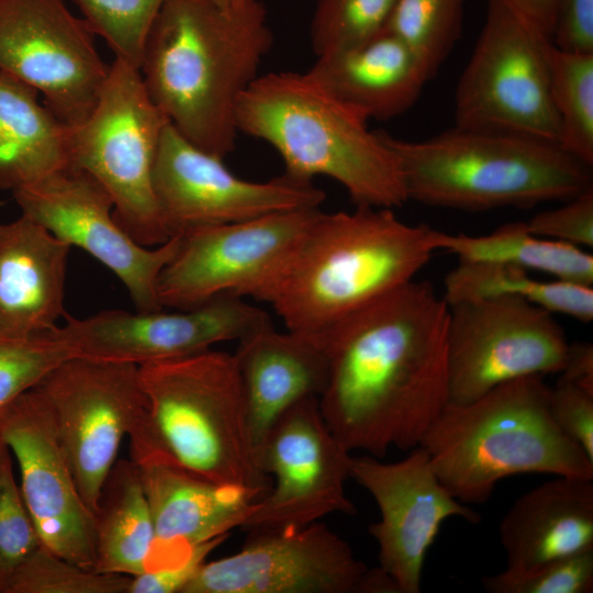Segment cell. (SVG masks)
<instances>
[{
  "label": "cell",
  "instance_id": "obj_10",
  "mask_svg": "<svg viewBox=\"0 0 593 593\" xmlns=\"http://www.w3.org/2000/svg\"><path fill=\"white\" fill-rule=\"evenodd\" d=\"M448 307L449 402L472 401L523 377L561 372L570 343L550 311L515 296Z\"/></svg>",
  "mask_w": 593,
  "mask_h": 593
},
{
  "label": "cell",
  "instance_id": "obj_14",
  "mask_svg": "<svg viewBox=\"0 0 593 593\" xmlns=\"http://www.w3.org/2000/svg\"><path fill=\"white\" fill-rule=\"evenodd\" d=\"M351 452L325 423L318 398L288 410L268 433L259 465L270 479L242 528L248 532L299 528L327 515L354 514L346 494Z\"/></svg>",
  "mask_w": 593,
  "mask_h": 593
},
{
  "label": "cell",
  "instance_id": "obj_26",
  "mask_svg": "<svg viewBox=\"0 0 593 593\" xmlns=\"http://www.w3.org/2000/svg\"><path fill=\"white\" fill-rule=\"evenodd\" d=\"M36 89L0 70V189L14 192L69 168V125Z\"/></svg>",
  "mask_w": 593,
  "mask_h": 593
},
{
  "label": "cell",
  "instance_id": "obj_42",
  "mask_svg": "<svg viewBox=\"0 0 593 593\" xmlns=\"http://www.w3.org/2000/svg\"><path fill=\"white\" fill-rule=\"evenodd\" d=\"M538 33L551 40L559 0H499Z\"/></svg>",
  "mask_w": 593,
  "mask_h": 593
},
{
  "label": "cell",
  "instance_id": "obj_18",
  "mask_svg": "<svg viewBox=\"0 0 593 593\" xmlns=\"http://www.w3.org/2000/svg\"><path fill=\"white\" fill-rule=\"evenodd\" d=\"M349 477L368 491L379 508L380 519L368 532L378 545L379 567L401 593L421 592L427 552L445 521H481L441 483L422 446L395 462L351 456Z\"/></svg>",
  "mask_w": 593,
  "mask_h": 593
},
{
  "label": "cell",
  "instance_id": "obj_35",
  "mask_svg": "<svg viewBox=\"0 0 593 593\" xmlns=\"http://www.w3.org/2000/svg\"><path fill=\"white\" fill-rule=\"evenodd\" d=\"M42 545L13 471V457L0 436V593Z\"/></svg>",
  "mask_w": 593,
  "mask_h": 593
},
{
  "label": "cell",
  "instance_id": "obj_9",
  "mask_svg": "<svg viewBox=\"0 0 593 593\" xmlns=\"http://www.w3.org/2000/svg\"><path fill=\"white\" fill-rule=\"evenodd\" d=\"M550 43L499 0H489L484 24L456 86L455 126L559 145L549 91Z\"/></svg>",
  "mask_w": 593,
  "mask_h": 593
},
{
  "label": "cell",
  "instance_id": "obj_24",
  "mask_svg": "<svg viewBox=\"0 0 593 593\" xmlns=\"http://www.w3.org/2000/svg\"><path fill=\"white\" fill-rule=\"evenodd\" d=\"M506 571L593 550V479L556 475L521 495L499 525Z\"/></svg>",
  "mask_w": 593,
  "mask_h": 593
},
{
  "label": "cell",
  "instance_id": "obj_33",
  "mask_svg": "<svg viewBox=\"0 0 593 593\" xmlns=\"http://www.w3.org/2000/svg\"><path fill=\"white\" fill-rule=\"evenodd\" d=\"M94 35L115 58L139 69L143 47L166 0H74Z\"/></svg>",
  "mask_w": 593,
  "mask_h": 593
},
{
  "label": "cell",
  "instance_id": "obj_17",
  "mask_svg": "<svg viewBox=\"0 0 593 593\" xmlns=\"http://www.w3.org/2000/svg\"><path fill=\"white\" fill-rule=\"evenodd\" d=\"M107 310L85 318L66 316L65 325L48 333L64 343L72 357L143 366L237 342L271 321L267 312L234 295L217 296L188 310Z\"/></svg>",
  "mask_w": 593,
  "mask_h": 593
},
{
  "label": "cell",
  "instance_id": "obj_44",
  "mask_svg": "<svg viewBox=\"0 0 593 593\" xmlns=\"http://www.w3.org/2000/svg\"><path fill=\"white\" fill-rule=\"evenodd\" d=\"M220 7L228 9L239 4L244 0H213Z\"/></svg>",
  "mask_w": 593,
  "mask_h": 593
},
{
  "label": "cell",
  "instance_id": "obj_8",
  "mask_svg": "<svg viewBox=\"0 0 593 593\" xmlns=\"http://www.w3.org/2000/svg\"><path fill=\"white\" fill-rule=\"evenodd\" d=\"M168 123L148 96L139 69L114 58L92 112L69 126V168L86 171L104 188L119 225L145 247L172 237L153 186L156 154Z\"/></svg>",
  "mask_w": 593,
  "mask_h": 593
},
{
  "label": "cell",
  "instance_id": "obj_20",
  "mask_svg": "<svg viewBox=\"0 0 593 593\" xmlns=\"http://www.w3.org/2000/svg\"><path fill=\"white\" fill-rule=\"evenodd\" d=\"M249 533L238 551L205 561L183 593H358L368 568L322 522Z\"/></svg>",
  "mask_w": 593,
  "mask_h": 593
},
{
  "label": "cell",
  "instance_id": "obj_22",
  "mask_svg": "<svg viewBox=\"0 0 593 593\" xmlns=\"http://www.w3.org/2000/svg\"><path fill=\"white\" fill-rule=\"evenodd\" d=\"M70 248L26 214L0 223V339L44 334L66 315Z\"/></svg>",
  "mask_w": 593,
  "mask_h": 593
},
{
  "label": "cell",
  "instance_id": "obj_29",
  "mask_svg": "<svg viewBox=\"0 0 593 593\" xmlns=\"http://www.w3.org/2000/svg\"><path fill=\"white\" fill-rule=\"evenodd\" d=\"M446 303L515 296L583 323L593 320V288L562 281L539 280L530 271L501 262L459 261L444 281Z\"/></svg>",
  "mask_w": 593,
  "mask_h": 593
},
{
  "label": "cell",
  "instance_id": "obj_34",
  "mask_svg": "<svg viewBox=\"0 0 593 593\" xmlns=\"http://www.w3.org/2000/svg\"><path fill=\"white\" fill-rule=\"evenodd\" d=\"M130 578L85 568L42 544L18 570L8 593H127Z\"/></svg>",
  "mask_w": 593,
  "mask_h": 593
},
{
  "label": "cell",
  "instance_id": "obj_1",
  "mask_svg": "<svg viewBox=\"0 0 593 593\" xmlns=\"http://www.w3.org/2000/svg\"><path fill=\"white\" fill-rule=\"evenodd\" d=\"M449 307L412 280L340 322L324 339L323 418L348 450H411L450 401Z\"/></svg>",
  "mask_w": 593,
  "mask_h": 593
},
{
  "label": "cell",
  "instance_id": "obj_15",
  "mask_svg": "<svg viewBox=\"0 0 593 593\" xmlns=\"http://www.w3.org/2000/svg\"><path fill=\"white\" fill-rule=\"evenodd\" d=\"M158 208L171 236L271 213L320 208L325 193L283 174L264 182L237 177L223 158L184 138L170 123L161 134L153 174Z\"/></svg>",
  "mask_w": 593,
  "mask_h": 593
},
{
  "label": "cell",
  "instance_id": "obj_31",
  "mask_svg": "<svg viewBox=\"0 0 593 593\" xmlns=\"http://www.w3.org/2000/svg\"><path fill=\"white\" fill-rule=\"evenodd\" d=\"M467 0H396L385 30L402 40L432 79L458 42Z\"/></svg>",
  "mask_w": 593,
  "mask_h": 593
},
{
  "label": "cell",
  "instance_id": "obj_23",
  "mask_svg": "<svg viewBox=\"0 0 593 593\" xmlns=\"http://www.w3.org/2000/svg\"><path fill=\"white\" fill-rule=\"evenodd\" d=\"M237 343L233 355L259 462L261 446L277 421L302 400L322 394L328 361L314 342L288 329L279 332L271 321Z\"/></svg>",
  "mask_w": 593,
  "mask_h": 593
},
{
  "label": "cell",
  "instance_id": "obj_11",
  "mask_svg": "<svg viewBox=\"0 0 593 593\" xmlns=\"http://www.w3.org/2000/svg\"><path fill=\"white\" fill-rule=\"evenodd\" d=\"M36 388L52 412L80 494L94 514L123 438L147 413L139 368L71 357Z\"/></svg>",
  "mask_w": 593,
  "mask_h": 593
},
{
  "label": "cell",
  "instance_id": "obj_21",
  "mask_svg": "<svg viewBox=\"0 0 593 593\" xmlns=\"http://www.w3.org/2000/svg\"><path fill=\"white\" fill-rule=\"evenodd\" d=\"M150 507L156 541L147 570L186 561L195 546L242 527L260 496L195 474L165 457L133 461Z\"/></svg>",
  "mask_w": 593,
  "mask_h": 593
},
{
  "label": "cell",
  "instance_id": "obj_36",
  "mask_svg": "<svg viewBox=\"0 0 593 593\" xmlns=\"http://www.w3.org/2000/svg\"><path fill=\"white\" fill-rule=\"evenodd\" d=\"M48 332L25 339H0V412L71 358Z\"/></svg>",
  "mask_w": 593,
  "mask_h": 593
},
{
  "label": "cell",
  "instance_id": "obj_27",
  "mask_svg": "<svg viewBox=\"0 0 593 593\" xmlns=\"http://www.w3.org/2000/svg\"><path fill=\"white\" fill-rule=\"evenodd\" d=\"M96 519L94 570L134 577L146 571L156 534L137 467L115 461L102 485Z\"/></svg>",
  "mask_w": 593,
  "mask_h": 593
},
{
  "label": "cell",
  "instance_id": "obj_3",
  "mask_svg": "<svg viewBox=\"0 0 593 593\" xmlns=\"http://www.w3.org/2000/svg\"><path fill=\"white\" fill-rule=\"evenodd\" d=\"M438 237L439 231L407 224L393 209L320 210L256 300L322 349L340 322L414 280L439 250Z\"/></svg>",
  "mask_w": 593,
  "mask_h": 593
},
{
  "label": "cell",
  "instance_id": "obj_25",
  "mask_svg": "<svg viewBox=\"0 0 593 593\" xmlns=\"http://www.w3.org/2000/svg\"><path fill=\"white\" fill-rule=\"evenodd\" d=\"M307 72L368 120L381 121L407 111L429 80L410 47L387 30L359 46L316 56Z\"/></svg>",
  "mask_w": 593,
  "mask_h": 593
},
{
  "label": "cell",
  "instance_id": "obj_7",
  "mask_svg": "<svg viewBox=\"0 0 593 593\" xmlns=\"http://www.w3.org/2000/svg\"><path fill=\"white\" fill-rule=\"evenodd\" d=\"M380 133L399 159L409 200L423 204L528 208L593 189L591 166L551 142L457 126L423 141Z\"/></svg>",
  "mask_w": 593,
  "mask_h": 593
},
{
  "label": "cell",
  "instance_id": "obj_43",
  "mask_svg": "<svg viewBox=\"0 0 593 593\" xmlns=\"http://www.w3.org/2000/svg\"><path fill=\"white\" fill-rule=\"evenodd\" d=\"M560 378L593 391V346L590 342L570 343Z\"/></svg>",
  "mask_w": 593,
  "mask_h": 593
},
{
  "label": "cell",
  "instance_id": "obj_39",
  "mask_svg": "<svg viewBox=\"0 0 593 593\" xmlns=\"http://www.w3.org/2000/svg\"><path fill=\"white\" fill-rule=\"evenodd\" d=\"M549 412L558 428L593 461V391L559 378L550 388Z\"/></svg>",
  "mask_w": 593,
  "mask_h": 593
},
{
  "label": "cell",
  "instance_id": "obj_2",
  "mask_svg": "<svg viewBox=\"0 0 593 593\" xmlns=\"http://www.w3.org/2000/svg\"><path fill=\"white\" fill-rule=\"evenodd\" d=\"M273 43L259 0H166L139 72L152 101L190 143L224 158L236 145V107Z\"/></svg>",
  "mask_w": 593,
  "mask_h": 593
},
{
  "label": "cell",
  "instance_id": "obj_13",
  "mask_svg": "<svg viewBox=\"0 0 593 593\" xmlns=\"http://www.w3.org/2000/svg\"><path fill=\"white\" fill-rule=\"evenodd\" d=\"M94 36L63 0H0V70L42 93L69 126L90 115L108 77Z\"/></svg>",
  "mask_w": 593,
  "mask_h": 593
},
{
  "label": "cell",
  "instance_id": "obj_38",
  "mask_svg": "<svg viewBox=\"0 0 593 593\" xmlns=\"http://www.w3.org/2000/svg\"><path fill=\"white\" fill-rule=\"evenodd\" d=\"M526 224L535 235L582 248L592 247L593 189L563 201L561 206L535 214Z\"/></svg>",
  "mask_w": 593,
  "mask_h": 593
},
{
  "label": "cell",
  "instance_id": "obj_32",
  "mask_svg": "<svg viewBox=\"0 0 593 593\" xmlns=\"http://www.w3.org/2000/svg\"><path fill=\"white\" fill-rule=\"evenodd\" d=\"M396 0H318L311 22L316 56L359 46L385 30Z\"/></svg>",
  "mask_w": 593,
  "mask_h": 593
},
{
  "label": "cell",
  "instance_id": "obj_30",
  "mask_svg": "<svg viewBox=\"0 0 593 593\" xmlns=\"http://www.w3.org/2000/svg\"><path fill=\"white\" fill-rule=\"evenodd\" d=\"M550 99L559 121V146L593 165V54L548 47Z\"/></svg>",
  "mask_w": 593,
  "mask_h": 593
},
{
  "label": "cell",
  "instance_id": "obj_28",
  "mask_svg": "<svg viewBox=\"0 0 593 593\" xmlns=\"http://www.w3.org/2000/svg\"><path fill=\"white\" fill-rule=\"evenodd\" d=\"M439 250L459 261L508 264L553 279L593 284V256L584 248L533 234L526 222L503 224L484 235L439 232Z\"/></svg>",
  "mask_w": 593,
  "mask_h": 593
},
{
  "label": "cell",
  "instance_id": "obj_5",
  "mask_svg": "<svg viewBox=\"0 0 593 593\" xmlns=\"http://www.w3.org/2000/svg\"><path fill=\"white\" fill-rule=\"evenodd\" d=\"M550 388L528 376L446 405L419 446L458 501L482 504L501 480L519 474L593 479V461L551 418Z\"/></svg>",
  "mask_w": 593,
  "mask_h": 593
},
{
  "label": "cell",
  "instance_id": "obj_41",
  "mask_svg": "<svg viewBox=\"0 0 593 593\" xmlns=\"http://www.w3.org/2000/svg\"><path fill=\"white\" fill-rule=\"evenodd\" d=\"M551 42L562 51L593 54V0H559Z\"/></svg>",
  "mask_w": 593,
  "mask_h": 593
},
{
  "label": "cell",
  "instance_id": "obj_37",
  "mask_svg": "<svg viewBox=\"0 0 593 593\" xmlns=\"http://www.w3.org/2000/svg\"><path fill=\"white\" fill-rule=\"evenodd\" d=\"M490 593H591L593 550L556 559L526 572L502 571L481 580Z\"/></svg>",
  "mask_w": 593,
  "mask_h": 593
},
{
  "label": "cell",
  "instance_id": "obj_19",
  "mask_svg": "<svg viewBox=\"0 0 593 593\" xmlns=\"http://www.w3.org/2000/svg\"><path fill=\"white\" fill-rule=\"evenodd\" d=\"M0 436L18 463L20 490L42 544L94 569V514L80 494L52 412L36 387L0 412Z\"/></svg>",
  "mask_w": 593,
  "mask_h": 593
},
{
  "label": "cell",
  "instance_id": "obj_40",
  "mask_svg": "<svg viewBox=\"0 0 593 593\" xmlns=\"http://www.w3.org/2000/svg\"><path fill=\"white\" fill-rule=\"evenodd\" d=\"M226 537H217L195 546L191 556L177 566L147 570L131 577L127 593H183L209 555Z\"/></svg>",
  "mask_w": 593,
  "mask_h": 593
},
{
  "label": "cell",
  "instance_id": "obj_12",
  "mask_svg": "<svg viewBox=\"0 0 593 593\" xmlns=\"http://www.w3.org/2000/svg\"><path fill=\"white\" fill-rule=\"evenodd\" d=\"M318 211L277 212L179 234L158 278L160 305L188 310L222 295L256 299Z\"/></svg>",
  "mask_w": 593,
  "mask_h": 593
},
{
  "label": "cell",
  "instance_id": "obj_16",
  "mask_svg": "<svg viewBox=\"0 0 593 593\" xmlns=\"http://www.w3.org/2000/svg\"><path fill=\"white\" fill-rule=\"evenodd\" d=\"M12 193L23 214L110 269L137 311L163 310L158 278L178 249L179 234L155 247L137 244L114 219L109 193L79 169L59 170Z\"/></svg>",
  "mask_w": 593,
  "mask_h": 593
},
{
  "label": "cell",
  "instance_id": "obj_4",
  "mask_svg": "<svg viewBox=\"0 0 593 593\" xmlns=\"http://www.w3.org/2000/svg\"><path fill=\"white\" fill-rule=\"evenodd\" d=\"M367 122L307 71L259 75L236 107L238 132L271 145L288 176L328 177L356 206L394 210L409 201L401 166Z\"/></svg>",
  "mask_w": 593,
  "mask_h": 593
},
{
  "label": "cell",
  "instance_id": "obj_6",
  "mask_svg": "<svg viewBox=\"0 0 593 593\" xmlns=\"http://www.w3.org/2000/svg\"><path fill=\"white\" fill-rule=\"evenodd\" d=\"M138 368L147 413L128 436L131 460L165 457L262 497L270 479L255 452L234 355L210 348Z\"/></svg>",
  "mask_w": 593,
  "mask_h": 593
}]
</instances>
